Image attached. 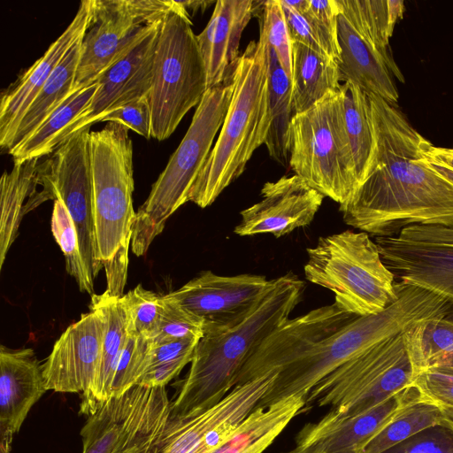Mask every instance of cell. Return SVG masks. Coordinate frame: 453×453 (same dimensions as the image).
Here are the masks:
<instances>
[{
  "instance_id": "6da1fadb",
  "label": "cell",
  "mask_w": 453,
  "mask_h": 453,
  "mask_svg": "<svg viewBox=\"0 0 453 453\" xmlns=\"http://www.w3.org/2000/svg\"><path fill=\"white\" fill-rule=\"evenodd\" d=\"M368 96L374 153L363 182L340 204L344 222L374 237L414 225L453 226V184L429 164L434 145L397 105Z\"/></svg>"
},
{
  "instance_id": "7a4b0ae2",
  "label": "cell",
  "mask_w": 453,
  "mask_h": 453,
  "mask_svg": "<svg viewBox=\"0 0 453 453\" xmlns=\"http://www.w3.org/2000/svg\"><path fill=\"white\" fill-rule=\"evenodd\" d=\"M304 282L292 273L272 280L257 305L241 322L207 329L194 350L190 368L170 406L169 421L205 411L234 388L253 350L285 323L301 301Z\"/></svg>"
},
{
  "instance_id": "3957f363",
  "label": "cell",
  "mask_w": 453,
  "mask_h": 453,
  "mask_svg": "<svg viewBox=\"0 0 453 453\" xmlns=\"http://www.w3.org/2000/svg\"><path fill=\"white\" fill-rule=\"evenodd\" d=\"M396 282L395 302L377 314L357 317L306 349L278 372L274 383L257 406L291 395L306 398L318 382L348 360L420 320L446 314L453 308L433 292Z\"/></svg>"
},
{
  "instance_id": "277c9868",
  "label": "cell",
  "mask_w": 453,
  "mask_h": 453,
  "mask_svg": "<svg viewBox=\"0 0 453 453\" xmlns=\"http://www.w3.org/2000/svg\"><path fill=\"white\" fill-rule=\"evenodd\" d=\"M269 55L263 32L234 66L233 96L219 137L194 182L188 202L211 205L244 172L254 151L265 144L270 127Z\"/></svg>"
},
{
  "instance_id": "5b68a950",
  "label": "cell",
  "mask_w": 453,
  "mask_h": 453,
  "mask_svg": "<svg viewBox=\"0 0 453 453\" xmlns=\"http://www.w3.org/2000/svg\"><path fill=\"white\" fill-rule=\"evenodd\" d=\"M233 90L230 75L224 83L207 89L196 106L186 134L136 212L131 249L137 257L146 254L153 240L163 232L166 220L188 202L189 191L223 125Z\"/></svg>"
},
{
  "instance_id": "8992f818",
  "label": "cell",
  "mask_w": 453,
  "mask_h": 453,
  "mask_svg": "<svg viewBox=\"0 0 453 453\" xmlns=\"http://www.w3.org/2000/svg\"><path fill=\"white\" fill-rule=\"evenodd\" d=\"M307 255L306 280L332 291L334 303L346 312L377 314L398 298L395 277L365 232L346 230L320 237Z\"/></svg>"
},
{
  "instance_id": "52a82bcc",
  "label": "cell",
  "mask_w": 453,
  "mask_h": 453,
  "mask_svg": "<svg viewBox=\"0 0 453 453\" xmlns=\"http://www.w3.org/2000/svg\"><path fill=\"white\" fill-rule=\"evenodd\" d=\"M340 6L338 64L340 81L367 95L397 105L396 82L403 74L391 50L390 38L405 11L402 0H337Z\"/></svg>"
},
{
  "instance_id": "ba28073f",
  "label": "cell",
  "mask_w": 453,
  "mask_h": 453,
  "mask_svg": "<svg viewBox=\"0 0 453 453\" xmlns=\"http://www.w3.org/2000/svg\"><path fill=\"white\" fill-rule=\"evenodd\" d=\"M162 20L148 96L151 138L164 141L207 90L206 72L192 30L190 15L180 5Z\"/></svg>"
},
{
  "instance_id": "9c48e42d",
  "label": "cell",
  "mask_w": 453,
  "mask_h": 453,
  "mask_svg": "<svg viewBox=\"0 0 453 453\" xmlns=\"http://www.w3.org/2000/svg\"><path fill=\"white\" fill-rule=\"evenodd\" d=\"M339 90L327 93L293 116L288 131V165L311 188L342 204L356 191L357 181Z\"/></svg>"
},
{
  "instance_id": "30bf717a",
  "label": "cell",
  "mask_w": 453,
  "mask_h": 453,
  "mask_svg": "<svg viewBox=\"0 0 453 453\" xmlns=\"http://www.w3.org/2000/svg\"><path fill=\"white\" fill-rule=\"evenodd\" d=\"M128 130L108 122L89 134L96 242L103 265L120 248L131 245L136 212L132 200L133 143Z\"/></svg>"
},
{
  "instance_id": "8fae6325",
  "label": "cell",
  "mask_w": 453,
  "mask_h": 453,
  "mask_svg": "<svg viewBox=\"0 0 453 453\" xmlns=\"http://www.w3.org/2000/svg\"><path fill=\"white\" fill-rule=\"evenodd\" d=\"M403 333L348 360L309 392L303 411L313 406L347 411L372 407L412 384Z\"/></svg>"
},
{
  "instance_id": "7c38bea8",
  "label": "cell",
  "mask_w": 453,
  "mask_h": 453,
  "mask_svg": "<svg viewBox=\"0 0 453 453\" xmlns=\"http://www.w3.org/2000/svg\"><path fill=\"white\" fill-rule=\"evenodd\" d=\"M173 9V0H94L72 92L96 83Z\"/></svg>"
},
{
  "instance_id": "4fadbf2b",
  "label": "cell",
  "mask_w": 453,
  "mask_h": 453,
  "mask_svg": "<svg viewBox=\"0 0 453 453\" xmlns=\"http://www.w3.org/2000/svg\"><path fill=\"white\" fill-rule=\"evenodd\" d=\"M89 134L90 127L70 135L38 163L35 179L42 188L27 199L23 214L48 200L60 199L75 225L88 273L95 280L104 265L96 242Z\"/></svg>"
},
{
  "instance_id": "5bb4252c",
  "label": "cell",
  "mask_w": 453,
  "mask_h": 453,
  "mask_svg": "<svg viewBox=\"0 0 453 453\" xmlns=\"http://www.w3.org/2000/svg\"><path fill=\"white\" fill-rule=\"evenodd\" d=\"M170 406L165 387L134 385L88 417L82 453H147L168 423Z\"/></svg>"
},
{
  "instance_id": "9a60e30c",
  "label": "cell",
  "mask_w": 453,
  "mask_h": 453,
  "mask_svg": "<svg viewBox=\"0 0 453 453\" xmlns=\"http://www.w3.org/2000/svg\"><path fill=\"white\" fill-rule=\"evenodd\" d=\"M277 376V371L269 372L235 386L205 411L168 421L147 453H211L257 406Z\"/></svg>"
},
{
  "instance_id": "2e32d148",
  "label": "cell",
  "mask_w": 453,
  "mask_h": 453,
  "mask_svg": "<svg viewBox=\"0 0 453 453\" xmlns=\"http://www.w3.org/2000/svg\"><path fill=\"white\" fill-rule=\"evenodd\" d=\"M418 394L411 384L368 409L330 410L319 420L306 424L296 436V446L285 453H361Z\"/></svg>"
},
{
  "instance_id": "e0dca14e",
  "label": "cell",
  "mask_w": 453,
  "mask_h": 453,
  "mask_svg": "<svg viewBox=\"0 0 453 453\" xmlns=\"http://www.w3.org/2000/svg\"><path fill=\"white\" fill-rule=\"evenodd\" d=\"M271 281L258 274L221 276L203 271L165 296L203 319V330L221 329L244 319Z\"/></svg>"
},
{
  "instance_id": "ac0fdd59",
  "label": "cell",
  "mask_w": 453,
  "mask_h": 453,
  "mask_svg": "<svg viewBox=\"0 0 453 453\" xmlns=\"http://www.w3.org/2000/svg\"><path fill=\"white\" fill-rule=\"evenodd\" d=\"M104 331L103 314L90 307L65 329L42 365L47 390L88 393L99 365Z\"/></svg>"
},
{
  "instance_id": "d6986e66",
  "label": "cell",
  "mask_w": 453,
  "mask_h": 453,
  "mask_svg": "<svg viewBox=\"0 0 453 453\" xmlns=\"http://www.w3.org/2000/svg\"><path fill=\"white\" fill-rule=\"evenodd\" d=\"M357 318L334 303L288 319L253 350L240 371L234 387L269 372H279L310 346Z\"/></svg>"
},
{
  "instance_id": "ffe728a7",
  "label": "cell",
  "mask_w": 453,
  "mask_h": 453,
  "mask_svg": "<svg viewBox=\"0 0 453 453\" xmlns=\"http://www.w3.org/2000/svg\"><path fill=\"white\" fill-rule=\"evenodd\" d=\"M261 196L259 202L241 211L234 229L237 235L288 234L311 224L325 197L296 174L265 182Z\"/></svg>"
},
{
  "instance_id": "44dd1931",
  "label": "cell",
  "mask_w": 453,
  "mask_h": 453,
  "mask_svg": "<svg viewBox=\"0 0 453 453\" xmlns=\"http://www.w3.org/2000/svg\"><path fill=\"white\" fill-rule=\"evenodd\" d=\"M161 23L99 78L96 81L98 88L96 94L87 108L67 127L63 135V141L98 123L105 113L149 96L153 77L154 54Z\"/></svg>"
},
{
  "instance_id": "7402d4cb",
  "label": "cell",
  "mask_w": 453,
  "mask_h": 453,
  "mask_svg": "<svg viewBox=\"0 0 453 453\" xmlns=\"http://www.w3.org/2000/svg\"><path fill=\"white\" fill-rule=\"evenodd\" d=\"M94 0H82L64 32L45 53L3 91L0 100V147L6 152L13 133L39 90L73 46L84 36L91 20Z\"/></svg>"
},
{
  "instance_id": "603a6c76",
  "label": "cell",
  "mask_w": 453,
  "mask_h": 453,
  "mask_svg": "<svg viewBox=\"0 0 453 453\" xmlns=\"http://www.w3.org/2000/svg\"><path fill=\"white\" fill-rule=\"evenodd\" d=\"M381 258L398 281L433 292L453 304V247L396 236L375 237Z\"/></svg>"
},
{
  "instance_id": "cb8c5ba5",
  "label": "cell",
  "mask_w": 453,
  "mask_h": 453,
  "mask_svg": "<svg viewBox=\"0 0 453 453\" xmlns=\"http://www.w3.org/2000/svg\"><path fill=\"white\" fill-rule=\"evenodd\" d=\"M47 391L33 349L0 348V443L11 449L31 408Z\"/></svg>"
},
{
  "instance_id": "d4e9b609",
  "label": "cell",
  "mask_w": 453,
  "mask_h": 453,
  "mask_svg": "<svg viewBox=\"0 0 453 453\" xmlns=\"http://www.w3.org/2000/svg\"><path fill=\"white\" fill-rule=\"evenodd\" d=\"M252 0H219L203 30L196 35L207 89L224 83L239 59L242 34L257 10Z\"/></svg>"
},
{
  "instance_id": "484cf974",
  "label": "cell",
  "mask_w": 453,
  "mask_h": 453,
  "mask_svg": "<svg viewBox=\"0 0 453 453\" xmlns=\"http://www.w3.org/2000/svg\"><path fill=\"white\" fill-rule=\"evenodd\" d=\"M89 307L103 314L105 331L95 380L88 393L81 395L80 414L88 417L111 398L115 367L128 334V314L122 297L105 290L91 296Z\"/></svg>"
},
{
  "instance_id": "4316f807",
  "label": "cell",
  "mask_w": 453,
  "mask_h": 453,
  "mask_svg": "<svg viewBox=\"0 0 453 453\" xmlns=\"http://www.w3.org/2000/svg\"><path fill=\"white\" fill-rule=\"evenodd\" d=\"M304 406L299 395L257 406L211 453H263Z\"/></svg>"
},
{
  "instance_id": "83f0119b",
  "label": "cell",
  "mask_w": 453,
  "mask_h": 453,
  "mask_svg": "<svg viewBox=\"0 0 453 453\" xmlns=\"http://www.w3.org/2000/svg\"><path fill=\"white\" fill-rule=\"evenodd\" d=\"M403 338L413 379L427 371L453 367V309L411 325Z\"/></svg>"
},
{
  "instance_id": "f1b7e54d",
  "label": "cell",
  "mask_w": 453,
  "mask_h": 453,
  "mask_svg": "<svg viewBox=\"0 0 453 453\" xmlns=\"http://www.w3.org/2000/svg\"><path fill=\"white\" fill-rule=\"evenodd\" d=\"M292 109L300 113L341 88L338 65L307 46L292 42Z\"/></svg>"
},
{
  "instance_id": "f546056e",
  "label": "cell",
  "mask_w": 453,
  "mask_h": 453,
  "mask_svg": "<svg viewBox=\"0 0 453 453\" xmlns=\"http://www.w3.org/2000/svg\"><path fill=\"white\" fill-rule=\"evenodd\" d=\"M81 40L73 46L55 68L25 111L13 133L6 153L29 137L73 93L72 88L79 62Z\"/></svg>"
},
{
  "instance_id": "4dcf8cb0",
  "label": "cell",
  "mask_w": 453,
  "mask_h": 453,
  "mask_svg": "<svg viewBox=\"0 0 453 453\" xmlns=\"http://www.w3.org/2000/svg\"><path fill=\"white\" fill-rule=\"evenodd\" d=\"M339 93L358 188L366 176L375 147L370 99L362 88L349 81L341 85Z\"/></svg>"
},
{
  "instance_id": "1f68e13d",
  "label": "cell",
  "mask_w": 453,
  "mask_h": 453,
  "mask_svg": "<svg viewBox=\"0 0 453 453\" xmlns=\"http://www.w3.org/2000/svg\"><path fill=\"white\" fill-rule=\"evenodd\" d=\"M38 158L14 163L10 172L5 171L0 180V269L15 241L26 199L36 193V169Z\"/></svg>"
},
{
  "instance_id": "d6a6232c",
  "label": "cell",
  "mask_w": 453,
  "mask_h": 453,
  "mask_svg": "<svg viewBox=\"0 0 453 453\" xmlns=\"http://www.w3.org/2000/svg\"><path fill=\"white\" fill-rule=\"evenodd\" d=\"M98 88L97 82L73 92L39 127L8 154L14 163L50 155L63 142L67 127L89 104Z\"/></svg>"
},
{
  "instance_id": "836d02e7",
  "label": "cell",
  "mask_w": 453,
  "mask_h": 453,
  "mask_svg": "<svg viewBox=\"0 0 453 453\" xmlns=\"http://www.w3.org/2000/svg\"><path fill=\"white\" fill-rule=\"evenodd\" d=\"M268 102L270 127L265 142L272 158L286 166L289 161L288 131L292 118V85L268 45Z\"/></svg>"
},
{
  "instance_id": "e575fe53",
  "label": "cell",
  "mask_w": 453,
  "mask_h": 453,
  "mask_svg": "<svg viewBox=\"0 0 453 453\" xmlns=\"http://www.w3.org/2000/svg\"><path fill=\"white\" fill-rule=\"evenodd\" d=\"M435 426H441V413L418 393L366 443L361 453H384L411 436Z\"/></svg>"
},
{
  "instance_id": "d590c367",
  "label": "cell",
  "mask_w": 453,
  "mask_h": 453,
  "mask_svg": "<svg viewBox=\"0 0 453 453\" xmlns=\"http://www.w3.org/2000/svg\"><path fill=\"white\" fill-rule=\"evenodd\" d=\"M51 231L65 259V269L81 292L95 294L94 280L84 263L75 225L64 203L56 199L51 216Z\"/></svg>"
},
{
  "instance_id": "8d00e7d4",
  "label": "cell",
  "mask_w": 453,
  "mask_h": 453,
  "mask_svg": "<svg viewBox=\"0 0 453 453\" xmlns=\"http://www.w3.org/2000/svg\"><path fill=\"white\" fill-rule=\"evenodd\" d=\"M151 347L150 338L128 332L115 367L111 398L122 395L136 385L139 377L146 368Z\"/></svg>"
},
{
  "instance_id": "74e56055",
  "label": "cell",
  "mask_w": 453,
  "mask_h": 453,
  "mask_svg": "<svg viewBox=\"0 0 453 453\" xmlns=\"http://www.w3.org/2000/svg\"><path fill=\"white\" fill-rule=\"evenodd\" d=\"M260 31L274 51L280 66L292 80L293 50L287 19L280 0L261 2Z\"/></svg>"
},
{
  "instance_id": "f35d334b",
  "label": "cell",
  "mask_w": 453,
  "mask_h": 453,
  "mask_svg": "<svg viewBox=\"0 0 453 453\" xmlns=\"http://www.w3.org/2000/svg\"><path fill=\"white\" fill-rule=\"evenodd\" d=\"M204 322L175 301L162 296V312L157 328L150 338L153 344L203 335Z\"/></svg>"
},
{
  "instance_id": "ab89813d",
  "label": "cell",
  "mask_w": 453,
  "mask_h": 453,
  "mask_svg": "<svg viewBox=\"0 0 453 453\" xmlns=\"http://www.w3.org/2000/svg\"><path fill=\"white\" fill-rule=\"evenodd\" d=\"M122 298L128 314V332L151 338L160 320L162 296L138 285Z\"/></svg>"
},
{
  "instance_id": "60d3db41",
  "label": "cell",
  "mask_w": 453,
  "mask_h": 453,
  "mask_svg": "<svg viewBox=\"0 0 453 453\" xmlns=\"http://www.w3.org/2000/svg\"><path fill=\"white\" fill-rule=\"evenodd\" d=\"M287 19L292 42H300L321 56L340 62L338 43L306 14L299 13L280 0Z\"/></svg>"
},
{
  "instance_id": "b9f144b4",
  "label": "cell",
  "mask_w": 453,
  "mask_h": 453,
  "mask_svg": "<svg viewBox=\"0 0 453 453\" xmlns=\"http://www.w3.org/2000/svg\"><path fill=\"white\" fill-rule=\"evenodd\" d=\"M412 385L441 413V426L453 435V374L431 370L416 376Z\"/></svg>"
},
{
  "instance_id": "7bdbcfd3",
  "label": "cell",
  "mask_w": 453,
  "mask_h": 453,
  "mask_svg": "<svg viewBox=\"0 0 453 453\" xmlns=\"http://www.w3.org/2000/svg\"><path fill=\"white\" fill-rule=\"evenodd\" d=\"M98 122H115L150 139L151 112L148 96L129 102L105 113Z\"/></svg>"
},
{
  "instance_id": "ee69618b",
  "label": "cell",
  "mask_w": 453,
  "mask_h": 453,
  "mask_svg": "<svg viewBox=\"0 0 453 453\" xmlns=\"http://www.w3.org/2000/svg\"><path fill=\"white\" fill-rule=\"evenodd\" d=\"M199 340L200 339L185 338L171 340L158 344L152 343L145 370L159 364L187 357H193L194 350Z\"/></svg>"
},
{
  "instance_id": "f6af8a7d",
  "label": "cell",
  "mask_w": 453,
  "mask_h": 453,
  "mask_svg": "<svg viewBox=\"0 0 453 453\" xmlns=\"http://www.w3.org/2000/svg\"><path fill=\"white\" fill-rule=\"evenodd\" d=\"M395 236L406 242L453 247V226L414 225L402 229Z\"/></svg>"
},
{
  "instance_id": "bcb514c9",
  "label": "cell",
  "mask_w": 453,
  "mask_h": 453,
  "mask_svg": "<svg viewBox=\"0 0 453 453\" xmlns=\"http://www.w3.org/2000/svg\"><path fill=\"white\" fill-rule=\"evenodd\" d=\"M313 19L325 32L339 44L338 19L340 6L337 0H309V8L305 13Z\"/></svg>"
},
{
  "instance_id": "7dc6e473",
  "label": "cell",
  "mask_w": 453,
  "mask_h": 453,
  "mask_svg": "<svg viewBox=\"0 0 453 453\" xmlns=\"http://www.w3.org/2000/svg\"><path fill=\"white\" fill-rule=\"evenodd\" d=\"M192 357H187L149 367L139 377L136 385L147 388L165 387L188 363H191Z\"/></svg>"
},
{
  "instance_id": "c3c4849f",
  "label": "cell",
  "mask_w": 453,
  "mask_h": 453,
  "mask_svg": "<svg viewBox=\"0 0 453 453\" xmlns=\"http://www.w3.org/2000/svg\"><path fill=\"white\" fill-rule=\"evenodd\" d=\"M128 248L129 245L120 248L111 260L104 263L107 279L106 291L116 297L124 296L128 265Z\"/></svg>"
},
{
  "instance_id": "681fc988",
  "label": "cell",
  "mask_w": 453,
  "mask_h": 453,
  "mask_svg": "<svg viewBox=\"0 0 453 453\" xmlns=\"http://www.w3.org/2000/svg\"><path fill=\"white\" fill-rule=\"evenodd\" d=\"M403 453H453V435L440 434L410 444Z\"/></svg>"
},
{
  "instance_id": "f907efd6",
  "label": "cell",
  "mask_w": 453,
  "mask_h": 453,
  "mask_svg": "<svg viewBox=\"0 0 453 453\" xmlns=\"http://www.w3.org/2000/svg\"><path fill=\"white\" fill-rule=\"evenodd\" d=\"M429 157L453 167V148L434 146L429 152Z\"/></svg>"
},
{
  "instance_id": "816d5d0a",
  "label": "cell",
  "mask_w": 453,
  "mask_h": 453,
  "mask_svg": "<svg viewBox=\"0 0 453 453\" xmlns=\"http://www.w3.org/2000/svg\"><path fill=\"white\" fill-rule=\"evenodd\" d=\"M428 159L433 169L453 184V167H450L441 161L433 159L430 157H428Z\"/></svg>"
},
{
  "instance_id": "f5cc1de1",
  "label": "cell",
  "mask_w": 453,
  "mask_h": 453,
  "mask_svg": "<svg viewBox=\"0 0 453 453\" xmlns=\"http://www.w3.org/2000/svg\"><path fill=\"white\" fill-rule=\"evenodd\" d=\"M180 5L188 12L191 11L192 13L197 11H204L208 6L212 4H216L214 1H179Z\"/></svg>"
},
{
  "instance_id": "db71d44e",
  "label": "cell",
  "mask_w": 453,
  "mask_h": 453,
  "mask_svg": "<svg viewBox=\"0 0 453 453\" xmlns=\"http://www.w3.org/2000/svg\"><path fill=\"white\" fill-rule=\"evenodd\" d=\"M282 2L299 13H305L309 8V0L288 1Z\"/></svg>"
},
{
  "instance_id": "11a10c76",
  "label": "cell",
  "mask_w": 453,
  "mask_h": 453,
  "mask_svg": "<svg viewBox=\"0 0 453 453\" xmlns=\"http://www.w3.org/2000/svg\"><path fill=\"white\" fill-rule=\"evenodd\" d=\"M0 453H10V449L4 444L0 443Z\"/></svg>"
},
{
  "instance_id": "9f6ffc18",
  "label": "cell",
  "mask_w": 453,
  "mask_h": 453,
  "mask_svg": "<svg viewBox=\"0 0 453 453\" xmlns=\"http://www.w3.org/2000/svg\"><path fill=\"white\" fill-rule=\"evenodd\" d=\"M439 371H442V372H449V373H452V374H453V367H448V368L439 369Z\"/></svg>"
}]
</instances>
